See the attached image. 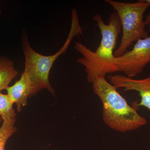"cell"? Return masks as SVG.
I'll use <instances>...</instances> for the list:
<instances>
[{
  "mask_svg": "<svg viewBox=\"0 0 150 150\" xmlns=\"http://www.w3.org/2000/svg\"><path fill=\"white\" fill-rule=\"evenodd\" d=\"M108 78L110 83L116 89L123 88L124 91L137 92L141 97L137 106L144 107L150 111V75L141 79H135L122 75L110 76Z\"/></svg>",
  "mask_w": 150,
  "mask_h": 150,
  "instance_id": "6",
  "label": "cell"
},
{
  "mask_svg": "<svg viewBox=\"0 0 150 150\" xmlns=\"http://www.w3.org/2000/svg\"><path fill=\"white\" fill-rule=\"evenodd\" d=\"M1 116H0V122H1Z\"/></svg>",
  "mask_w": 150,
  "mask_h": 150,
  "instance_id": "12",
  "label": "cell"
},
{
  "mask_svg": "<svg viewBox=\"0 0 150 150\" xmlns=\"http://www.w3.org/2000/svg\"><path fill=\"white\" fill-rule=\"evenodd\" d=\"M15 121H4L0 128V150H5L7 141L16 131Z\"/></svg>",
  "mask_w": 150,
  "mask_h": 150,
  "instance_id": "10",
  "label": "cell"
},
{
  "mask_svg": "<svg viewBox=\"0 0 150 150\" xmlns=\"http://www.w3.org/2000/svg\"><path fill=\"white\" fill-rule=\"evenodd\" d=\"M146 1L148 2V3H149L150 4V0H146ZM145 23L146 25H149L150 23V12L146 16Z\"/></svg>",
  "mask_w": 150,
  "mask_h": 150,
  "instance_id": "11",
  "label": "cell"
},
{
  "mask_svg": "<svg viewBox=\"0 0 150 150\" xmlns=\"http://www.w3.org/2000/svg\"><path fill=\"white\" fill-rule=\"evenodd\" d=\"M6 90L13 103L16 105L17 110L21 111L22 106L27 105L28 97L33 95L32 82L27 73L23 71L19 80Z\"/></svg>",
  "mask_w": 150,
  "mask_h": 150,
  "instance_id": "7",
  "label": "cell"
},
{
  "mask_svg": "<svg viewBox=\"0 0 150 150\" xmlns=\"http://www.w3.org/2000/svg\"><path fill=\"white\" fill-rule=\"evenodd\" d=\"M82 33V28L80 24L77 11L73 8L71 24L69 35L62 48L55 54L45 56L39 54L30 46L27 35H23L22 46L25 60L24 71L27 73L31 80L33 95L44 88L54 94V89L49 81L51 68L59 56L66 53L73 38Z\"/></svg>",
  "mask_w": 150,
  "mask_h": 150,
  "instance_id": "3",
  "label": "cell"
},
{
  "mask_svg": "<svg viewBox=\"0 0 150 150\" xmlns=\"http://www.w3.org/2000/svg\"><path fill=\"white\" fill-rule=\"evenodd\" d=\"M93 19L102 37L99 46L93 51L81 42H76L74 46L75 49L82 55L77 62L85 67L87 79L92 84L99 77H105L107 74L119 71L115 63L116 57L114 55V50L122 29L116 12L110 15L108 24L105 23L101 15H96Z\"/></svg>",
  "mask_w": 150,
  "mask_h": 150,
  "instance_id": "1",
  "label": "cell"
},
{
  "mask_svg": "<svg viewBox=\"0 0 150 150\" xmlns=\"http://www.w3.org/2000/svg\"><path fill=\"white\" fill-rule=\"evenodd\" d=\"M18 74L12 60L4 56L0 57V93L6 89Z\"/></svg>",
  "mask_w": 150,
  "mask_h": 150,
  "instance_id": "8",
  "label": "cell"
},
{
  "mask_svg": "<svg viewBox=\"0 0 150 150\" xmlns=\"http://www.w3.org/2000/svg\"><path fill=\"white\" fill-rule=\"evenodd\" d=\"M150 32V23L149 24ZM150 63V35L139 39L130 51L116 57V65L119 71L132 78L141 74Z\"/></svg>",
  "mask_w": 150,
  "mask_h": 150,
  "instance_id": "5",
  "label": "cell"
},
{
  "mask_svg": "<svg viewBox=\"0 0 150 150\" xmlns=\"http://www.w3.org/2000/svg\"><path fill=\"white\" fill-rule=\"evenodd\" d=\"M92 88L102 102L103 122L110 129L124 133L139 129L147 123L105 77L98 78L92 83Z\"/></svg>",
  "mask_w": 150,
  "mask_h": 150,
  "instance_id": "2",
  "label": "cell"
},
{
  "mask_svg": "<svg viewBox=\"0 0 150 150\" xmlns=\"http://www.w3.org/2000/svg\"><path fill=\"white\" fill-rule=\"evenodd\" d=\"M13 104L7 94L0 93V116L4 121L16 122V114Z\"/></svg>",
  "mask_w": 150,
  "mask_h": 150,
  "instance_id": "9",
  "label": "cell"
},
{
  "mask_svg": "<svg viewBox=\"0 0 150 150\" xmlns=\"http://www.w3.org/2000/svg\"><path fill=\"white\" fill-rule=\"evenodd\" d=\"M105 2L112 6L121 21L122 38L120 45L114 53L115 57H119L137 40L149 36L144 17L150 4L146 0H139L134 3L113 0H105Z\"/></svg>",
  "mask_w": 150,
  "mask_h": 150,
  "instance_id": "4",
  "label": "cell"
},
{
  "mask_svg": "<svg viewBox=\"0 0 150 150\" xmlns=\"http://www.w3.org/2000/svg\"><path fill=\"white\" fill-rule=\"evenodd\" d=\"M1 13V9H0V14Z\"/></svg>",
  "mask_w": 150,
  "mask_h": 150,
  "instance_id": "13",
  "label": "cell"
}]
</instances>
